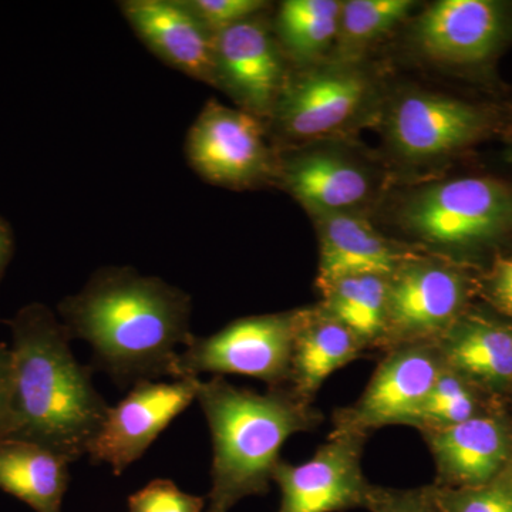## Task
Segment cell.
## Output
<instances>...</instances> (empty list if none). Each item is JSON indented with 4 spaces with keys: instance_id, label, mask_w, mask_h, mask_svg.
Returning <instances> with one entry per match:
<instances>
[{
    "instance_id": "obj_30",
    "label": "cell",
    "mask_w": 512,
    "mask_h": 512,
    "mask_svg": "<svg viewBox=\"0 0 512 512\" xmlns=\"http://www.w3.org/2000/svg\"><path fill=\"white\" fill-rule=\"evenodd\" d=\"M13 426L12 350L0 343V440L8 439Z\"/></svg>"
},
{
    "instance_id": "obj_12",
    "label": "cell",
    "mask_w": 512,
    "mask_h": 512,
    "mask_svg": "<svg viewBox=\"0 0 512 512\" xmlns=\"http://www.w3.org/2000/svg\"><path fill=\"white\" fill-rule=\"evenodd\" d=\"M200 377L173 382L134 384L94 437L87 456L93 464H107L116 476L144 456L151 444L191 403L197 402Z\"/></svg>"
},
{
    "instance_id": "obj_31",
    "label": "cell",
    "mask_w": 512,
    "mask_h": 512,
    "mask_svg": "<svg viewBox=\"0 0 512 512\" xmlns=\"http://www.w3.org/2000/svg\"><path fill=\"white\" fill-rule=\"evenodd\" d=\"M488 293L498 309L512 316V256L495 261L488 279Z\"/></svg>"
},
{
    "instance_id": "obj_6",
    "label": "cell",
    "mask_w": 512,
    "mask_h": 512,
    "mask_svg": "<svg viewBox=\"0 0 512 512\" xmlns=\"http://www.w3.org/2000/svg\"><path fill=\"white\" fill-rule=\"evenodd\" d=\"M474 291L463 266L416 256L389 279L386 330L380 348L437 345L466 313Z\"/></svg>"
},
{
    "instance_id": "obj_24",
    "label": "cell",
    "mask_w": 512,
    "mask_h": 512,
    "mask_svg": "<svg viewBox=\"0 0 512 512\" xmlns=\"http://www.w3.org/2000/svg\"><path fill=\"white\" fill-rule=\"evenodd\" d=\"M410 0H349L343 2L339 18L340 56L350 62L357 53L392 32L407 18Z\"/></svg>"
},
{
    "instance_id": "obj_29",
    "label": "cell",
    "mask_w": 512,
    "mask_h": 512,
    "mask_svg": "<svg viewBox=\"0 0 512 512\" xmlns=\"http://www.w3.org/2000/svg\"><path fill=\"white\" fill-rule=\"evenodd\" d=\"M366 510L369 512H440L434 501L431 485L396 490V488L373 485L367 497Z\"/></svg>"
},
{
    "instance_id": "obj_26",
    "label": "cell",
    "mask_w": 512,
    "mask_h": 512,
    "mask_svg": "<svg viewBox=\"0 0 512 512\" xmlns=\"http://www.w3.org/2000/svg\"><path fill=\"white\" fill-rule=\"evenodd\" d=\"M440 512H512L511 467L493 483L473 488L431 485Z\"/></svg>"
},
{
    "instance_id": "obj_22",
    "label": "cell",
    "mask_w": 512,
    "mask_h": 512,
    "mask_svg": "<svg viewBox=\"0 0 512 512\" xmlns=\"http://www.w3.org/2000/svg\"><path fill=\"white\" fill-rule=\"evenodd\" d=\"M389 279L380 275L340 279L322 292L320 308L346 326L366 349L380 348L386 330Z\"/></svg>"
},
{
    "instance_id": "obj_15",
    "label": "cell",
    "mask_w": 512,
    "mask_h": 512,
    "mask_svg": "<svg viewBox=\"0 0 512 512\" xmlns=\"http://www.w3.org/2000/svg\"><path fill=\"white\" fill-rule=\"evenodd\" d=\"M119 5L130 28L158 59L191 79L218 87L215 37L184 0H126Z\"/></svg>"
},
{
    "instance_id": "obj_14",
    "label": "cell",
    "mask_w": 512,
    "mask_h": 512,
    "mask_svg": "<svg viewBox=\"0 0 512 512\" xmlns=\"http://www.w3.org/2000/svg\"><path fill=\"white\" fill-rule=\"evenodd\" d=\"M218 87L242 110L271 117L286 80L281 49L261 15L215 37Z\"/></svg>"
},
{
    "instance_id": "obj_4",
    "label": "cell",
    "mask_w": 512,
    "mask_h": 512,
    "mask_svg": "<svg viewBox=\"0 0 512 512\" xmlns=\"http://www.w3.org/2000/svg\"><path fill=\"white\" fill-rule=\"evenodd\" d=\"M400 225L424 244L478 254L512 238V185L471 175L419 188L404 200Z\"/></svg>"
},
{
    "instance_id": "obj_33",
    "label": "cell",
    "mask_w": 512,
    "mask_h": 512,
    "mask_svg": "<svg viewBox=\"0 0 512 512\" xmlns=\"http://www.w3.org/2000/svg\"><path fill=\"white\" fill-rule=\"evenodd\" d=\"M501 133H504L507 138L508 144L511 147L512 153V103L508 106V109L501 111Z\"/></svg>"
},
{
    "instance_id": "obj_28",
    "label": "cell",
    "mask_w": 512,
    "mask_h": 512,
    "mask_svg": "<svg viewBox=\"0 0 512 512\" xmlns=\"http://www.w3.org/2000/svg\"><path fill=\"white\" fill-rule=\"evenodd\" d=\"M184 3L214 37L268 8V3L262 0H184Z\"/></svg>"
},
{
    "instance_id": "obj_3",
    "label": "cell",
    "mask_w": 512,
    "mask_h": 512,
    "mask_svg": "<svg viewBox=\"0 0 512 512\" xmlns=\"http://www.w3.org/2000/svg\"><path fill=\"white\" fill-rule=\"evenodd\" d=\"M197 402L212 441L207 512H229L245 498L268 493L286 441L322 421L289 386L258 393L214 376L201 380Z\"/></svg>"
},
{
    "instance_id": "obj_9",
    "label": "cell",
    "mask_w": 512,
    "mask_h": 512,
    "mask_svg": "<svg viewBox=\"0 0 512 512\" xmlns=\"http://www.w3.org/2000/svg\"><path fill=\"white\" fill-rule=\"evenodd\" d=\"M500 130V110L439 93L404 94L387 117L390 144L410 163L453 156Z\"/></svg>"
},
{
    "instance_id": "obj_20",
    "label": "cell",
    "mask_w": 512,
    "mask_h": 512,
    "mask_svg": "<svg viewBox=\"0 0 512 512\" xmlns=\"http://www.w3.org/2000/svg\"><path fill=\"white\" fill-rule=\"evenodd\" d=\"M444 363L470 383L504 389L512 383V330L464 313L437 343Z\"/></svg>"
},
{
    "instance_id": "obj_1",
    "label": "cell",
    "mask_w": 512,
    "mask_h": 512,
    "mask_svg": "<svg viewBox=\"0 0 512 512\" xmlns=\"http://www.w3.org/2000/svg\"><path fill=\"white\" fill-rule=\"evenodd\" d=\"M57 313L70 339L92 348V369L121 389L175 380L178 355L195 336L190 293L131 266L97 269Z\"/></svg>"
},
{
    "instance_id": "obj_13",
    "label": "cell",
    "mask_w": 512,
    "mask_h": 512,
    "mask_svg": "<svg viewBox=\"0 0 512 512\" xmlns=\"http://www.w3.org/2000/svg\"><path fill=\"white\" fill-rule=\"evenodd\" d=\"M365 436L333 431L315 456L293 466L279 461L272 476L281 491L278 512H345L366 508L373 484L362 468Z\"/></svg>"
},
{
    "instance_id": "obj_5",
    "label": "cell",
    "mask_w": 512,
    "mask_h": 512,
    "mask_svg": "<svg viewBox=\"0 0 512 512\" xmlns=\"http://www.w3.org/2000/svg\"><path fill=\"white\" fill-rule=\"evenodd\" d=\"M301 319L302 309L248 316L210 336H194L178 355L175 380L212 373L254 377L269 389L289 386Z\"/></svg>"
},
{
    "instance_id": "obj_21",
    "label": "cell",
    "mask_w": 512,
    "mask_h": 512,
    "mask_svg": "<svg viewBox=\"0 0 512 512\" xmlns=\"http://www.w3.org/2000/svg\"><path fill=\"white\" fill-rule=\"evenodd\" d=\"M70 461L29 441L0 440V490L36 512H62Z\"/></svg>"
},
{
    "instance_id": "obj_10",
    "label": "cell",
    "mask_w": 512,
    "mask_h": 512,
    "mask_svg": "<svg viewBox=\"0 0 512 512\" xmlns=\"http://www.w3.org/2000/svg\"><path fill=\"white\" fill-rule=\"evenodd\" d=\"M413 40L421 55L444 66H487L512 43V2L440 0L416 20Z\"/></svg>"
},
{
    "instance_id": "obj_27",
    "label": "cell",
    "mask_w": 512,
    "mask_h": 512,
    "mask_svg": "<svg viewBox=\"0 0 512 512\" xmlns=\"http://www.w3.org/2000/svg\"><path fill=\"white\" fill-rule=\"evenodd\" d=\"M207 498L188 494L171 480L157 478L128 497V512H207Z\"/></svg>"
},
{
    "instance_id": "obj_7",
    "label": "cell",
    "mask_w": 512,
    "mask_h": 512,
    "mask_svg": "<svg viewBox=\"0 0 512 512\" xmlns=\"http://www.w3.org/2000/svg\"><path fill=\"white\" fill-rule=\"evenodd\" d=\"M376 84L353 62L325 64L286 76L271 119L279 133L308 141L333 136L362 119Z\"/></svg>"
},
{
    "instance_id": "obj_18",
    "label": "cell",
    "mask_w": 512,
    "mask_h": 512,
    "mask_svg": "<svg viewBox=\"0 0 512 512\" xmlns=\"http://www.w3.org/2000/svg\"><path fill=\"white\" fill-rule=\"evenodd\" d=\"M278 178L316 217L355 212L373 190L372 175L359 161L330 148L301 151L279 161Z\"/></svg>"
},
{
    "instance_id": "obj_19",
    "label": "cell",
    "mask_w": 512,
    "mask_h": 512,
    "mask_svg": "<svg viewBox=\"0 0 512 512\" xmlns=\"http://www.w3.org/2000/svg\"><path fill=\"white\" fill-rule=\"evenodd\" d=\"M365 349L346 326L330 318L320 306L302 309L289 387L296 396L312 404L326 379L355 362Z\"/></svg>"
},
{
    "instance_id": "obj_25",
    "label": "cell",
    "mask_w": 512,
    "mask_h": 512,
    "mask_svg": "<svg viewBox=\"0 0 512 512\" xmlns=\"http://www.w3.org/2000/svg\"><path fill=\"white\" fill-rule=\"evenodd\" d=\"M478 416V400L471 383L447 365L437 377L412 427L426 431L446 429Z\"/></svg>"
},
{
    "instance_id": "obj_16",
    "label": "cell",
    "mask_w": 512,
    "mask_h": 512,
    "mask_svg": "<svg viewBox=\"0 0 512 512\" xmlns=\"http://www.w3.org/2000/svg\"><path fill=\"white\" fill-rule=\"evenodd\" d=\"M423 434L436 463L434 484L439 487H481L510 468L511 434L498 417L478 414L456 426Z\"/></svg>"
},
{
    "instance_id": "obj_2",
    "label": "cell",
    "mask_w": 512,
    "mask_h": 512,
    "mask_svg": "<svg viewBox=\"0 0 512 512\" xmlns=\"http://www.w3.org/2000/svg\"><path fill=\"white\" fill-rule=\"evenodd\" d=\"M12 332L13 426L8 439L49 448L70 463L87 456L109 413L93 369L77 362L62 320L45 303L23 306Z\"/></svg>"
},
{
    "instance_id": "obj_8",
    "label": "cell",
    "mask_w": 512,
    "mask_h": 512,
    "mask_svg": "<svg viewBox=\"0 0 512 512\" xmlns=\"http://www.w3.org/2000/svg\"><path fill=\"white\" fill-rule=\"evenodd\" d=\"M184 150L192 170L220 187H255L279 174V161L266 143L261 119L218 100L202 107L188 130Z\"/></svg>"
},
{
    "instance_id": "obj_11",
    "label": "cell",
    "mask_w": 512,
    "mask_h": 512,
    "mask_svg": "<svg viewBox=\"0 0 512 512\" xmlns=\"http://www.w3.org/2000/svg\"><path fill=\"white\" fill-rule=\"evenodd\" d=\"M444 366L437 345L389 350L359 400L333 414V431L367 437L384 426H412Z\"/></svg>"
},
{
    "instance_id": "obj_32",
    "label": "cell",
    "mask_w": 512,
    "mask_h": 512,
    "mask_svg": "<svg viewBox=\"0 0 512 512\" xmlns=\"http://www.w3.org/2000/svg\"><path fill=\"white\" fill-rule=\"evenodd\" d=\"M15 254V234L12 225L0 215V281Z\"/></svg>"
},
{
    "instance_id": "obj_17",
    "label": "cell",
    "mask_w": 512,
    "mask_h": 512,
    "mask_svg": "<svg viewBox=\"0 0 512 512\" xmlns=\"http://www.w3.org/2000/svg\"><path fill=\"white\" fill-rule=\"evenodd\" d=\"M320 258L316 284L320 291L343 278L380 275L390 278L419 256L380 235L356 212L318 215Z\"/></svg>"
},
{
    "instance_id": "obj_23",
    "label": "cell",
    "mask_w": 512,
    "mask_h": 512,
    "mask_svg": "<svg viewBox=\"0 0 512 512\" xmlns=\"http://www.w3.org/2000/svg\"><path fill=\"white\" fill-rule=\"evenodd\" d=\"M342 2L336 0H288L279 8L276 30L286 52L311 62L338 39Z\"/></svg>"
}]
</instances>
